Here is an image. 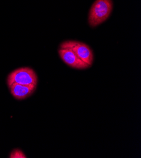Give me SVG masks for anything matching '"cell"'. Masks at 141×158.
<instances>
[{
    "instance_id": "3957f363",
    "label": "cell",
    "mask_w": 141,
    "mask_h": 158,
    "mask_svg": "<svg viewBox=\"0 0 141 158\" xmlns=\"http://www.w3.org/2000/svg\"><path fill=\"white\" fill-rule=\"evenodd\" d=\"M60 48L70 49L86 64L90 66H92L94 55L91 49L87 44L79 41L67 40L61 44Z\"/></svg>"
},
{
    "instance_id": "277c9868",
    "label": "cell",
    "mask_w": 141,
    "mask_h": 158,
    "mask_svg": "<svg viewBox=\"0 0 141 158\" xmlns=\"http://www.w3.org/2000/svg\"><path fill=\"white\" fill-rule=\"evenodd\" d=\"M60 58L70 67L77 69H86L90 67L81 60L70 49L60 48L58 50Z\"/></svg>"
},
{
    "instance_id": "5b68a950",
    "label": "cell",
    "mask_w": 141,
    "mask_h": 158,
    "mask_svg": "<svg viewBox=\"0 0 141 158\" xmlns=\"http://www.w3.org/2000/svg\"><path fill=\"white\" fill-rule=\"evenodd\" d=\"M37 86L22 85L17 83H13L8 86L10 93L17 100H22L29 98L34 93Z\"/></svg>"
},
{
    "instance_id": "8992f818",
    "label": "cell",
    "mask_w": 141,
    "mask_h": 158,
    "mask_svg": "<svg viewBox=\"0 0 141 158\" xmlns=\"http://www.w3.org/2000/svg\"><path fill=\"white\" fill-rule=\"evenodd\" d=\"M9 157L10 158H26V155L24 153V152L19 149H13L10 156Z\"/></svg>"
},
{
    "instance_id": "7a4b0ae2",
    "label": "cell",
    "mask_w": 141,
    "mask_h": 158,
    "mask_svg": "<svg viewBox=\"0 0 141 158\" xmlns=\"http://www.w3.org/2000/svg\"><path fill=\"white\" fill-rule=\"evenodd\" d=\"M14 83L22 85L37 86V76L32 68L29 67L20 68L13 71L8 76V86Z\"/></svg>"
},
{
    "instance_id": "6da1fadb",
    "label": "cell",
    "mask_w": 141,
    "mask_h": 158,
    "mask_svg": "<svg viewBox=\"0 0 141 158\" xmlns=\"http://www.w3.org/2000/svg\"><path fill=\"white\" fill-rule=\"evenodd\" d=\"M113 10L112 0H96L89 13L88 22L91 27H96L109 17Z\"/></svg>"
}]
</instances>
